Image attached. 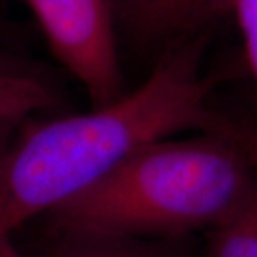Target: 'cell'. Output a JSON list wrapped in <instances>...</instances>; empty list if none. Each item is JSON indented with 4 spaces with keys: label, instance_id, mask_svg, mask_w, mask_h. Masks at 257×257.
<instances>
[{
    "label": "cell",
    "instance_id": "1",
    "mask_svg": "<svg viewBox=\"0 0 257 257\" xmlns=\"http://www.w3.org/2000/svg\"><path fill=\"white\" fill-rule=\"evenodd\" d=\"M203 37L170 47L139 87L92 111L49 120L0 150V243L90 187L139 147L221 132L200 72Z\"/></svg>",
    "mask_w": 257,
    "mask_h": 257
},
{
    "label": "cell",
    "instance_id": "10",
    "mask_svg": "<svg viewBox=\"0 0 257 257\" xmlns=\"http://www.w3.org/2000/svg\"><path fill=\"white\" fill-rule=\"evenodd\" d=\"M0 257H22V254L9 239L0 243Z\"/></svg>",
    "mask_w": 257,
    "mask_h": 257
},
{
    "label": "cell",
    "instance_id": "6",
    "mask_svg": "<svg viewBox=\"0 0 257 257\" xmlns=\"http://www.w3.org/2000/svg\"><path fill=\"white\" fill-rule=\"evenodd\" d=\"M206 257H257V186L211 227Z\"/></svg>",
    "mask_w": 257,
    "mask_h": 257
},
{
    "label": "cell",
    "instance_id": "9",
    "mask_svg": "<svg viewBox=\"0 0 257 257\" xmlns=\"http://www.w3.org/2000/svg\"><path fill=\"white\" fill-rule=\"evenodd\" d=\"M23 74H36L35 69L26 62L20 60L16 56H12L0 50V76H23Z\"/></svg>",
    "mask_w": 257,
    "mask_h": 257
},
{
    "label": "cell",
    "instance_id": "3",
    "mask_svg": "<svg viewBox=\"0 0 257 257\" xmlns=\"http://www.w3.org/2000/svg\"><path fill=\"white\" fill-rule=\"evenodd\" d=\"M55 57L82 83L93 107L119 99L121 74L110 0H26Z\"/></svg>",
    "mask_w": 257,
    "mask_h": 257
},
{
    "label": "cell",
    "instance_id": "8",
    "mask_svg": "<svg viewBox=\"0 0 257 257\" xmlns=\"http://www.w3.org/2000/svg\"><path fill=\"white\" fill-rule=\"evenodd\" d=\"M230 10L237 19L248 67L257 84V0H230Z\"/></svg>",
    "mask_w": 257,
    "mask_h": 257
},
{
    "label": "cell",
    "instance_id": "5",
    "mask_svg": "<svg viewBox=\"0 0 257 257\" xmlns=\"http://www.w3.org/2000/svg\"><path fill=\"white\" fill-rule=\"evenodd\" d=\"M56 230L40 257H184L180 248L147 237Z\"/></svg>",
    "mask_w": 257,
    "mask_h": 257
},
{
    "label": "cell",
    "instance_id": "7",
    "mask_svg": "<svg viewBox=\"0 0 257 257\" xmlns=\"http://www.w3.org/2000/svg\"><path fill=\"white\" fill-rule=\"evenodd\" d=\"M53 103V93L36 74L0 76V124H9Z\"/></svg>",
    "mask_w": 257,
    "mask_h": 257
},
{
    "label": "cell",
    "instance_id": "2",
    "mask_svg": "<svg viewBox=\"0 0 257 257\" xmlns=\"http://www.w3.org/2000/svg\"><path fill=\"white\" fill-rule=\"evenodd\" d=\"M256 186L239 143L227 133L197 132L139 147L49 216L59 230L175 236L211 229Z\"/></svg>",
    "mask_w": 257,
    "mask_h": 257
},
{
    "label": "cell",
    "instance_id": "4",
    "mask_svg": "<svg viewBox=\"0 0 257 257\" xmlns=\"http://www.w3.org/2000/svg\"><path fill=\"white\" fill-rule=\"evenodd\" d=\"M111 10L135 35L177 45L230 10V0H110Z\"/></svg>",
    "mask_w": 257,
    "mask_h": 257
}]
</instances>
